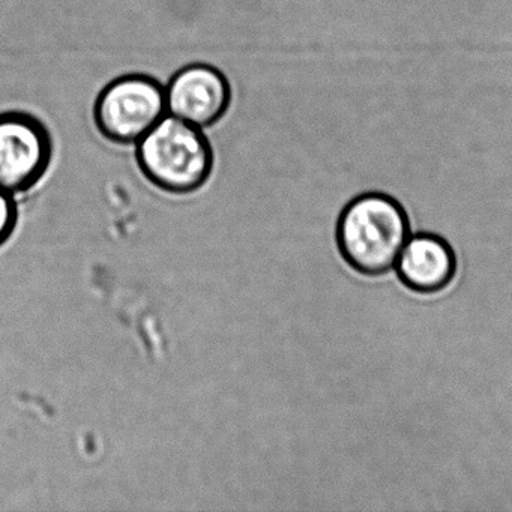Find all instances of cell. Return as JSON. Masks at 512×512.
<instances>
[{
  "instance_id": "obj_6",
  "label": "cell",
  "mask_w": 512,
  "mask_h": 512,
  "mask_svg": "<svg viewBox=\"0 0 512 512\" xmlns=\"http://www.w3.org/2000/svg\"><path fill=\"white\" fill-rule=\"evenodd\" d=\"M398 278L407 289L422 295L442 292L454 280L457 259L451 245L437 235L410 236L395 263Z\"/></svg>"
},
{
  "instance_id": "obj_5",
  "label": "cell",
  "mask_w": 512,
  "mask_h": 512,
  "mask_svg": "<svg viewBox=\"0 0 512 512\" xmlns=\"http://www.w3.org/2000/svg\"><path fill=\"white\" fill-rule=\"evenodd\" d=\"M167 115L200 130L214 127L229 112L232 86L214 65L191 64L166 85Z\"/></svg>"
},
{
  "instance_id": "obj_3",
  "label": "cell",
  "mask_w": 512,
  "mask_h": 512,
  "mask_svg": "<svg viewBox=\"0 0 512 512\" xmlns=\"http://www.w3.org/2000/svg\"><path fill=\"white\" fill-rule=\"evenodd\" d=\"M167 116L166 86L146 74H127L98 95L94 121L116 145H137Z\"/></svg>"
},
{
  "instance_id": "obj_4",
  "label": "cell",
  "mask_w": 512,
  "mask_h": 512,
  "mask_svg": "<svg viewBox=\"0 0 512 512\" xmlns=\"http://www.w3.org/2000/svg\"><path fill=\"white\" fill-rule=\"evenodd\" d=\"M52 160V134L40 119L26 113L0 116V190H31L43 181Z\"/></svg>"
},
{
  "instance_id": "obj_2",
  "label": "cell",
  "mask_w": 512,
  "mask_h": 512,
  "mask_svg": "<svg viewBox=\"0 0 512 512\" xmlns=\"http://www.w3.org/2000/svg\"><path fill=\"white\" fill-rule=\"evenodd\" d=\"M140 172L158 190L185 196L199 191L214 170V151L205 130L167 115L137 143Z\"/></svg>"
},
{
  "instance_id": "obj_1",
  "label": "cell",
  "mask_w": 512,
  "mask_h": 512,
  "mask_svg": "<svg viewBox=\"0 0 512 512\" xmlns=\"http://www.w3.org/2000/svg\"><path fill=\"white\" fill-rule=\"evenodd\" d=\"M335 235L347 265L359 274L377 277L395 268L410 238V221L391 194L368 191L344 206Z\"/></svg>"
},
{
  "instance_id": "obj_7",
  "label": "cell",
  "mask_w": 512,
  "mask_h": 512,
  "mask_svg": "<svg viewBox=\"0 0 512 512\" xmlns=\"http://www.w3.org/2000/svg\"><path fill=\"white\" fill-rule=\"evenodd\" d=\"M17 223V205L13 194L0 190V244H4Z\"/></svg>"
}]
</instances>
